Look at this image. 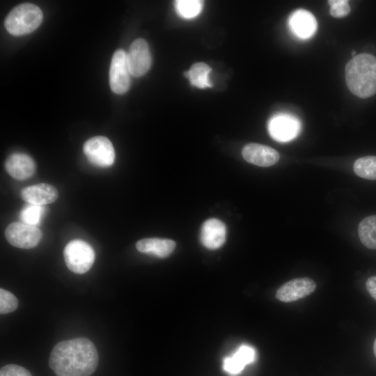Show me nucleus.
I'll use <instances>...</instances> for the list:
<instances>
[{"instance_id":"nucleus-1","label":"nucleus","mask_w":376,"mask_h":376,"mask_svg":"<svg viewBox=\"0 0 376 376\" xmlns=\"http://www.w3.org/2000/svg\"><path fill=\"white\" fill-rule=\"evenodd\" d=\"M97 364L96 347L86 338L58 343L49 358V366L56 376H91Z\"/></svg>"},{"instance_id":"nucleus-2","label":"nucleus","mask_w":376,"mask_h":376,"mask_svg":"<svg viewBox=\"0 0 376 376\" xmlns=\"http://www.w3.org/2000/svg\"><path fill=\"white\" fill-rule=\"evenodd\" d=\"M345 77L347 86L354 95L368 98L376 93V56L363 53L346 64Z\"/></svg>"},{"instance_id":"nucleus-3","label":"nucleus","mask_w":376,"mask_h":376,"mask_svg":"<svg viewBox=\"0 0 376 376\" xmlns=\"http://www.w3.org/2000/svg\"><path fill=\"white\" fill-rule=\"evenodd\" d=\"M42 19V12L38 6L24 3L10 10L5 19L4 25L10 34L19 36L35 31Z\"/></svg>"},{"instance_id":"nucleus-4","label":"nucleus","mask_w":376,"mask_h":376,"mask_svg":"<svg viewBox=\"0 0 376 376\" xmlns=\"http://www.w3.org/2000/svg\"><path fill=\"white\" fill-rule=\"evenodd\" d=\"M66 266L73 273L81 274L87 272L95 260L93 249L81 240H73L68 242L63 250Z\"/></svg>"},{"instance_id":"nucleus-5","label":"nucleus","mask_w":376,"mask_h":376,"mask_svg":"<svg viewBox=\"0 0 376 376\" xmlns=\"http://www.w3.org/2000/svg\"><path fill=\"white\" fill-rule=\"evenodd\" d=\"M42 233L36 226L23 222H13L5 230L7 241L13 246L29 249L36 246L42 239Z\"/></svg>"},{"instance_id":"nucleus-6","label":"nucleus","mask_w":376,"mask_h":376,"mask_svg":"<svg viewBox=\"0 0 376 376\" xmlns=\"http://www.w3.org/2000/svg\"><path fill=\"white\" fill-rule=\"evenodd\" d=\"M83 150L91 163L100 167H109L115 161V150L111 141L105 136H97L88 139Z\"/></svg>"},{"instance_id":"nucleus-7","label":"nucleus","mask_w":376,"mask_h":376,"mask_svg":"<svg viewBox=\"0 0 376 376\" xmlns=\"http://www.w3.org/2000/svg\"><path fill=\"white\" fill-rule=\"evenodd\" d=\"M130 75L127 53L123 49L116 50L113 54L109 69L111 91L118 95L125 93L130 88Z\"/></svg>"},{"instance_id":"nucleus-8","label":"nucleus","mask_w":376,"mask_h":376,"mask_svg":"<svg viewBox=\"0 0 376 376\" xmlns=\"http://www.w3.org/2000/svg\"><path fill=\"white\" fill-rule=\"evenodd\" d=\"M127 61L133 77H141L148 71L152 59L149 46L144 39L137 38L133 41L127 53Z\"/></svg>"},{"instance_id":"nucleus-9","label":"nucleus","mask_w":376,"mask_h":376,"mask_svg":"<svg viewBox=\"0 0 376 376\" xmlns=\"http://www.w3.org/2000/svg\"><path fill=\"white\" fill-rule=\"evenodd\" d=\"M316 288L315 282L308 277L297 278L283 284L276 291V297L288 303L311 295Z\"/></svg>"},{"instance_id":"nucleus-10","label":"nucleus","mask_w":376,"mask_h":376,"mask_svg":"<svg viewBox=\"0 0 376 376\" xmlns=\"http://www.w3.org/2000/svg\"><path fill=\"white\" fill-rule=\"evenodd\" d=\"M268 130L274 139L280 142H285L294 139L297 135L300 130V125L294 117L286 114H279L270 119Z\"/></svg>"},{"instance_id":"nucleus-11","label":"nucleus","mask_w":376,"mask_h":376,"mask_svg":"<svg viewBox=\"0 0 376 376\" xmlns=\"http://www.w3.org/2000/svg\"><path fill=\"white\" fill-rule=\"evenodd\" d=\"M242 154L249 163L262 167L272 166L277 163L280 158L279 152L275 149L256 143L244 146Z\"/></svg>"},{"instance_id":"nucleus-12","label":"nucleus","mask_w":376,"mask_h":376,"mask_svg":"<svg viewBox=\"0 0 376 376\" xmlns=\"http://www.w3.org/2000/svg\"><path fill=\"white\" fill-rule=\"evenodd\" d=\"M4 168L12 178L24 180L33 175L36 165L32 157L27 154L15 152L7 157Z\"/></svg>"},{"instance_id":"nucleus-13","label":"nucleus","mask_w":376,"mask_h":376,"mask_svg":"<svg viewBox=\"0 0 376 376\" xmlns=\"http://www.w3.org/2000/svg\"><path fill=\"white\" fill-rule=\"evenodd\" d=\"M226 228L221 221L210 219L203 224L200 240L207 249H217L221 247L226 241Z\"/></svg>"},{"instance_id":"nucleus-14","label":"nucleus","mask_w":376,"mask_h":376,"mask_svg":"<svg viewBox=\"0 0 376 376\" xmlns=\"http://www.w3.org/2000/svg\"><path fill=\"white\" fill-rule=\"evenodd\" d=\"M20 195L28 203L42 206L56 201L58 194L54 186L47 183H40L24 188Z\"/></svg>"},{"instance_id":"nucleus-15","label":"nucleus","mask_w":376,"mask_h":376,"mask_svg":"<svg viewBox=\"0 0 376 376\" xmlns=\"http://www.w3.org/2000/svg\"><path fill=\"white\" fill-rule=\"evenodd\" d=\"M255 359V349L250 345H242L232 356L224 359L223 368L229 374L237 375L246 365L253 363Z\"/></svg>"},{"instance_id":"nucleus-16","label":"nucleus","mask_w":376,"mask_h":376,"mask_svg":"<svg viewBox=\"0 0 376 376\" xmlns=\"http://www.w3.org/2000/svg\"><path fill=\"white\" fill-rule=\"evenodd\" d=\"M289 24L292 31L301 38L312 36L317 29L314 16L304 9L297 10L290 15Z\"/></svg>"},{"instance_id":"nucleus-17","label":"nucleus","mask_w":376,"mask_h":376,"mask_svg":"<svg viewBox=\"0 0 376 376\" xmlns=\"http://www.w3.org/2000/svg\"><path fill=\"white\" fill-rule=\"evenodd\" d=\"M136 247L141 253L164 258L173 251L175 242L169 239L144 238L136 242Z\"/></svg>"},{"instance_id":"nucleus-18","label":"nucleus","mask_w":376,"mask_h":376,"mask_svg":"<svg viewBox=\"0 0 376 376\" xmlns=\"http://www.w3.org/2000/svg\"><path fill=\"white\" fill-rule=\"evenodd\" d=\"M211 68L205 63H196L191 65L184 75L189 80L190 84L198 88H211L210 79Z\"/></svg>"},{"instance_id":"nucleus-19","label":"nucleus","mask_w":376,"mask_h":376,"mask_svg":"<svg viewBox=\"0 0 376 376\" xmlns=\"http://www.w3.org/2000/svg\"><path fill=\"white\" fill-rule=\"evenodd\" d=\"M358 234L365 246L376 249V214L368 216L360 221Z\"/></svg>"},{"instance_id":"nucleus-20","label":"nucleus","mask_w":376,"mask_h":376,"mask_svg":"<svg viewBox=\"0 0 376 376\" xmlns=\"http://www.w3.org/2000/svg\"><path fill=\"white\" fill-rule=\"evenodd\" d=\"M354 173L359 177L376 180V156H366L357 159L353 166Z\"/></svg>"},{"instance_id":"nucleus-21","label":"nucleus","mask_w":376,"mask_h":376,"mask_svg":"<svg viewBox=\"0 0 376 376\" xmlns=\"http://www.w3.org/2000/svg\"><path fill=\"white\" fill-rule=\"evenodd\" d=\"M177 13L185 19L196 17L203 9V1L199 0H178L175 2Z\"/></svg>"},{"instance_id":"nucleus-22","label":"nucleus","mask_w":376,"mask_h":376,"mask_svg":"<svg viewBox=\"0 0 376 376\" xmlns=\"http://www.w3.org/2000/svg\"><path fill=\"white\" fill-rule=\"evenodd\" d=\"M45 208L40 205L29 204L24 207L19 213L22 222L36 226L40 221Z\"/></svg>"},{"instance_id":"nucleus-23","label":"nucleus","mask_w":376,"mask_h":376,"mask_svg":"<svg viewBox=\"0 0 376 376\" xmlns=\"http://www.w3.org/2000/svg\"><path fill=\"white\" fill-rule=\"evenodd\" d=\"M18 306L17 297L10 292L0 289V313L7 314L16 310Z\"/></svg>"},{"instance_id":"nucleus-24","label":"nucleus","mask_w":376,"mask_h":376,"mask_svg":"<svg viewBox=\"0 0 376 376\" xmlns=\"http://www.w3.org/2000/svg\"><path fill=\"white\" fill-rule=\"evenodd\" d=\"M329 13L334 17H343L350 12V6L346 0H329Z\"/></svg>"},{"instance_id":"nucleus-25","label":"nucleus","mask_w":376,"mask_h":376,"mask_svg":"<svg viewBox=\"0 0 376 376\" xmlns=\"http://www.w3.org/2000/svg\"><path fill=\"white\" fill-rule=\"evenodd\" d=\"M0 376H32L31 373L22 366L8 364L0 370Z\"/></svg>"},{"instance_id":"nucleus-26","label":"nucleus","mask_w":376,"mask_h":376,"mask_svg":"<svg viewBox=\"0 0 376 376\" xmlns=\"http://www.w3.org/2000/svg\"><path fill=\"white\" fill-rule=\"evenodd\" d=\"M366 287L370 296L376 300V275L367 279Z\"/></svg>"},{"instance_id":"nucleus-27","label":"nucleus","mask_w":376,"mask_h":376,"mask_svg":"<svg viewBox=\"0 0 376 376\" xmlns=\"http://www.w3.org/2000/svg\"><path fill=\"white\" fill-rule=\"evenodd\" d=\"M373 352H374V354H375V356L376 357V338L374 341V343H373Z\"/></svg>"},{"instance_id":"nucleus-28","label":"nucleus","mask_w":376,"mask_h":376,"mask_svg":"<svg viewBox=\"0 0 376 376\" xmlns=\"http://www.w3.org/2000/svg\"><path fill=\"white\" fill-rule=\"evenodd\" d=\"M356 53H357V52H356L355 50H352V54H351L352 56V58L357 56Z\"/></svg>"}]
</instances>
